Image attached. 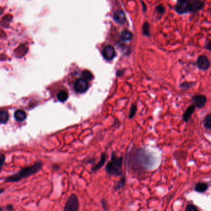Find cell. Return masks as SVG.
Masks as SVG:
<instances>
[{
  "instance_id": "obj_13",
  "label": "cell",
  "mask_w": 211,
  "mask_h": 211,
  "mask_svg": "<svg viewBox=\"0 0 211 211\" xmlns=\"http://www.w3.org/2000/svg\"><path fill=\"white\" fill-rule=\"evenodd\" d=\"M189 10L192 11H197L200 9L202 6V3L199 0H192L189 2Z\"/></svg>"
},
{
  "instance_id": "obj_14",
  "label": "cell",
  "mask_w": 211,
  "mask_h": 211,
  "mask_svg": "<svg viewBox=\"0 0 211 211\" xmlns=\"http://www.w3.org/2000/svg\"><path fill=\"white\" fill-rule=\"evenodd\" d=\"M26 113L22 110H17L14 113V118L18 121H22L26 118Z\"/></svg>"
},
{
  "instance_id": "obj_1",
  "label": "cell",
  "mask_w": 211,
  "mask_h": 211,
  "mask_svg": "<svg viewBox=\"0 0 211 211\" xmlns=\"http://www.w3.org/2000/svg\"><path fill=\"white\" fill-rule=\"evenodd\" d=\"M122 161L123 157H117L114 152H112L111 159L105 167L106 172L112 176H121Z\"/></svg>"
},
{
  "instance_id": "obj_21",
  "label": "cell",
  "mask_w": 211,
  "mask_h": 211,
  "mask_svg": "<svg viewBox=\"0 0 211 211\" xmlns=\"http://www.w3.org/2000/svg\"><path fill=\"white\" fill-rule=\"evenodd\" d=\"M137 111V106L135 104H132L131 106L129 113V118L132 119L136 114Z\"/></svg>"
},
{
  "instance_id": "obj_17",
  "label": "cell",
  "mask_w": 211,
  "mask_h": 211,
  "mask_svg": "<svg viewBox=\"0 0 211 211\" xmlns=\"http://www.w3.org/2000/svg\"><path fill=\"white\" fill-rule=\"evenodd\" d=\"M203 123L205 128L209 130L211 129V115L210 114L205 116L203 121Z\"/></svg>"
},
{
  "instance_id": "obj_6",
  "label": "cell",
  "mask_w": 211,
  "mask_h": 211,
  "mask_svg": "<svg viewBox=\"0 0 211 211\" xmlns=\"http://www.w3.org/2000/svg\"><path fill=\"white\" fill-rule=\"evenodd\" d=\"M176 9L179 13H184L189 10V1L187 0H179L177 2Z\"/></svg>"
},
{
  "instance_id": "obj_18",
  "label": "cell",
  "mask_w": 211,
  "mask_h": 211,
  "mask_svg": "<svg viewBox=\"0 0 211 211\" xmlns=\"http://www.w3.org/2000/svg\"><path fill=\"white\" fill-rule=\"evenodd\" d=\"M9 119V114L6 111H0V122L1 123H6Z\"/></svg>"
},
{
  "instance_id": "obj_5",
  "label": "cell",
  "mask_w": 211,
  "mask_h": 211,
  "mask_svg": "<svg viewBox=\"0 0 211 211\" xmlns=\"http://www.w3.org/2000/svg\"><path fill=\"white\" fill-rule=\"evenodd\" d=\"M191 101L195 107L200 109L203 108L207 102V97L204 95L199 94L192 96L191 98Z\"/></svg>"
},
{
  "instance_id": "obj_3",
  "label": "cell",
  "mask_w": 211,
  "mask_h": 211,
  "mask_svg": "<svg viewBox=\"0 0 211 211\" xmlns=\"http://www.w3.org/2000/svg\"><path fill=\"white\" fill-rule=\"evenodd\" d=\"M79 207V202L77 197L75 194H72L68 199L64 210L66 211H77Z\"/></svg>"
},
{
  "instance_id": "obj_25",
  "label": "cell",
  "mask_w": 211,
  "mask_h": 211,
  "mask_svg": "<svg viewBox=\"0 0 211 211\" xmlns=\"http://www.w3.org/2000/svg\"><path fill=\"white\" fill-rule=\"evenodd\" d=\"M5 161V157L3 154H0V169L1 168L2 166L3 165Z\"/></svg>"
},
{
  "instance_id": "obj_10",
  "label": "cell",
  "mask_w": 211,
  "mask_h": 211,
  "mask_svg": "<svg viewBox=\"0 0 211 211\" xmlns=\"http://www.w3.org/2000/svg\"><path fill=\"white\" fill-rule=\"evenodd\" d=\"M106 153L103 152V153H102L101 154L100 161L97 164L93 165V167L92 168V172H95V171H97L98 170H99L100 168H101L104 165V164H105V163L106 161Z\"/></svg>"
},
{
  "instance_id": "obj_12",
  "label": "cell",
  "mask_w": 211,
  "mask_h": 211,
  "mask_svg": "<svg viewBox=\"0 0 211 211\" xmlns=\"http://www.w3.org/2000/svg\"><path fill=\"white\" fill-rule=\"evenodd\" d=\"M208 187H209V185L207 183L200 182V183H197L195 185L194 190H195V191H196L197 192L202 193V192H204L205 191H206L208 189Z\"/></svg>"
},
{
  "instance_id": "obj_23",
  "label": "cell",
  "mask_w": 211,
  "mask_h": 211,
  "mask_svg": "<svg viewBox=\"0 0 211 211\" xmlns=\"http://www.w3.org/2000/svg\"><path fill=\"white\" fill-rule=\"evenodd\" d=\"M186 211H197V208L193 204H188L185 209Z\"/></svg>"
},
{
  "instance_id": "obj_11",
  "label": "cell",
  "mask_w": 211,
  "mask_h": 211,
  "mask_svg": "<svg viewBox=\"0 0 211 211\" xmlns=\"http://www.w3.org/2000/svg\"><path fill=\"white\" fill-rule=\"evenodd\" d=\"M114 20L119 23V24H123L125 20H126V17L124 14V12L121 11H116L113 15Z\"/></svg>"
},
{
  "instance_id": "obj_9",
  "label": "cell",
  "mask_w": 211,
  "mask_h": 211,
  "mask_svg": "<svg viewBox=\"0 0 211 211\" xmlns=\"http://www.w3.org/2000/svg\"><path fill=\"white\" fill-rule=\"evenodd\" d=\"M195 108H196V107L193 104L191 105H189L187 108V109L186 110V111H184V113L183 115V119L184 121L187 122L190 119L191 115L192 114L193 112L195 110Z\"/></svg>"
},
{
  "instance_id": "obj_20",
  "label": "cell",
  "mask_w": 211,
  "mask_h": 211,
  "mask_svg": "<svg viewBox=\"0 0 211 211\" xmlns=\"http://www.w3.org/2000/svg\"><path fill=\"white\" fill-rule=\"evenodd\" d=\"M82 76L83 78L87 80H91L93 79V75L92 72L88 70H84L82 71Z\"/></svg>"
},
{
  "instance_id": "obj_2",
  "label": "cell",
  "mask_w": 211,
  "mask_h": 211,
  "mask_svg": "<svg viewBox=\"0 0 211 211\" xmlns=\"http://www.w3.org/2000/svg\"><path fill=\"white\" fill-rule=\"evenodd\" d=\"M41 168V163L40 162H37L31 166L26 167L23 168L22 170L19 171L18 173L10 176L6 179V182H14L18 181L20 179L28 177L32 174H35L38 172Z\"/></svg>"
},
{
  "instance_id": "obj_19",
  "label": "cell",
  "mask_w": 211,
  "mask_h": 211,
  "mask_svg": "<svg viewBox=\"0 0 211 211\" xmlns=\"http://www.w3.org/2000/svg\"><path fill=\"white\" fill-rule=\"evenodd\" d=\"M132 37V35L131 33V32H129V30H124L122 32L121 34V38L123 40H129L131 39Z\"/></svg>"
},
{
  "instance_id": "obj_22",
  "label": "cell",
  "mask_w": 211,
  "mask_h": 211,
  "mask_svg": "<svg viewBox=\"0 0 211 211\" xmlns=\"http://www.w3.org/2000/svg\"><path fill=\"white\" fill-rule=\"evenodd\" d=\"M142 32L145 35H149V26L147 23H145L142 27Z\"/></svg>"
},
{
  "instance_id": "obj_8",
  "label": "cell",
  "mask_w": 211,
  "mask_h": 211,
  "mask_svg": "<svg viewBox=\"0 0 211 211\" xmlns=\"http://www.w3.org/2000/svg\"><path fill=\"white\" fill-rule=\"evenodd\" d=\"M103 54L106 59L107 60L112 59L115 56V51L114 48L110 45L106 46L103 50Z\"/></svg>"
},
{
  "instance_id": "obj_16",
  "label": "cell",
  "mask_w": 211,
  "mask_h": 211,
  "mask_svg": "<svg viewBox=\"0 0 211 211\" xmlns=\"http://www.w3.org/2000/svg\"><path fill=\"white\" fill-rule=\"evenodd\" d=\"M57 98H58V100H59L61 102H64V101H66L67 98H68V93H67V91H66L64 90H61L58 93Z\"/></svg>"
},
{
  "instance_id": "obj_24",
  "label": "cell",
  "mask_w": 211,
  "mask_h": 211,
  "mask_svg": "<svg viewBox=\"0 0 211 211\" xmlns=\"http://www.w3.org/2000/svg\"><path fill=\"white\" fill-rule=\"evenodd\" d=\"M191 86H192V84L190 83H188V82H184V83H183L180 85V87L184 90L189 89L191 87Z\"/></svg>"
},
{
  "instance_id": "obj_7",
  "label": "cell",
  "mask_w": 211,
  "mask_h": 211,
  "mask_svg": "<svg viewBox=\"0 0 211 211\" xmlns=\"http://www.w3.org/2000/svg\"><path fill=\"white\" fill-rule=\"evenodd\" d=\"M197 64L200 69L207 70L210 66V62L206 56H200L197 59Z\"/></svg>"
},
{
  "instance_id": "obj_4",
  "label": "cell",
  "mask_w": 211,
  "mask_h": 211,
  "mask_svg": "<svg viewBox=\"0 0 211 211\" xmlns=\"http://www.w3.org/2000/svg\"><path fill=\"white\" fill-rule=\"evenodd\" d=\"M89 87L88 83L87 80L84 78L78 79L74 84V89L76 92L79 93H85Z\"/></svg>"
},
{
  "instance_id": "obj_26",
  "label": "cell",
  "mask_w": 211,
  "mask_h": 211,
  "mask_svg": "<svg viewBox=\"0 0 211 211\" xmlns=\"http://www.w3.org/2000/svg\"><path fill=\"white\" fill-rule=\"evenodd\" d=\"M3 189H0V193H1V192H3Z\"/></svg>"
},
{
  "instance_id": "obj_15",
  "label": "cell",
  "mask_w": 211,
  "mask_h": 211,
  "mask_svg": "<svg viewBox=\"0 0 211 211\" xmlns=\"http://www.w3.org/2000/svg\"><path fill=\"white\" fill-rule=\"evenodd\" d=\"M126 184V178L124 176H123L120 178V179L116 183V184L114 186V189L115 191H118L121 189H122Z\"/></svg>"
}]
</instances>
